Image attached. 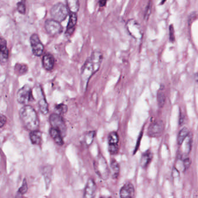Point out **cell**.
<instances>
[{
  "mask_svg": "<svg viewBox=\"0 0 198 198\" xmlns=\"http://www.w3.org/2000/svg\"><path fill=\"white\" fill-rule=\"evenodd\" d=\"M103 59V55L100 51L95 50L86 60L82 68L81 78L82 87L86 90L89 78L99 70Z\"/></svg>",
  "mask_w": 198,
  "mask_h": 198,
  "instance_id": "6da1fadb",
  "label": "cell"
},
{
  "mask_svg": "<svg viewBox=\"0 0 198 198\" xmlns=\"http://www.w3.org/2000/svg\"><path fill=\"white\" fill-rule=\"evenodd\" d=\"M20 120L25 128L34 131L38 130L40 121L35 109L30 105H24L19 110Z\"/></svg>",
  "mask_w": 198,
  "mask_h": 198,
  "instance_id": "7a4b0ae2",
  "label": "cell"
},
{
  "mask_svg": "<svg viewBox=\"0 0 198 198\" xmlns=\"http://www.w3.org/2000/svg\"><path fill=\"white\" fill-rule=\"evenodd\" d=\"M94 167L95 173L101 179L103 180H107L109 179L110 170L108 163L103 155H99L98 156L97 159L94 161Z\"/></svg>",
  "mask_w": 198,
  "mask_h": 198,
  "instance_id": "3957f363",
  "label": "cell"
},
{
  "mask_svg": "<svg viewBox=\"0 0 198 198\" xmlns=\"http://www.w3.org/2000/svg\"><path fill=\"white\" fill-rule=\"evenodd\" d=\"M70 11L67 5L62 3H58L55 4L51 8L50 14L53 19L61 22L66 19L69 15Z\"/></svg>",
  "mask_w": 198,
  "mask_h": 198,
  "instance_id": "277c9868",
  "label": "cell"
},
{
  "mask_svg": "<svg viewBox=\"0 0 198 198\" xmlns=\"http://www.w3.org/2000/svg\"><path fill=\"white\" fill-rule=\"evenodd\" d=\"M44 27L47 33L51 37L58 36L63 30L61 22L53 19L46 20L44 24Z\"/></svg>",
  "mask_w": 198,
  "mask_h": 198,
  "instance_id": "5b68a950",
  "label": "cell"
},
{
  "mask_svg": "<svg viewBox=\"0 0 198 198\" xmlns=\"http://www.w3.org/2000/svg\"><path fill=\"white\" fill-rule=\"evenodd\" d=\"M50 122L52 127L59 130L63 137L66 136L67 127L65 121L61 115L58 113L52 114L50 116Z\"/></svg>",
  "mask_w": 198,
  "mask_h": 198,
  "instance_id": "8992f818",
  "label": "cell"
},
{
  "mask_svg": "<svg viewBox=\"0 0 198 198\" xmlns=\"http://www.w3.org/2000/svg\"><path fill=\"white\" fill-rule=\"evenodd\" d=\"M30 43L33 55L35 56H41L44 50V47L39 35L36 33L33 34L30 37Z\"/></svg>",
  "mask_w": 198,
  "mask_h": 198,
  "instance_id": "52a82bcc",
  "label": "cell"
},
{
  "mask_svg": "<svg viewBox=\"0 0 198 198\" xmlns=\"http://www.w3.org/2000/svg\"><path fill=\"white\" fill-rule=\"evenodd\" d=\"M32 98V91L29 85H25L18 91L17 94V101L22 105H28Z\"/></svg>",
  "mask_w": 198,
  "mask_h": 198,
  "instance_id": "ba28073f",
  "label": "cell"
},
{
  "mask_svg": "<svg viewBox=\"0 0 198 198\" xmlns=\"http://www.w3.org/2000/svg\"><path fill=\"white\" fill-rule=\"evenodd\" d=\"M164 123L163 121H156L151 124L148 130V136L151 137H158L160 136L164 130Z\"/></svg>",
  "mask_w": 198,
  "mask_h": 198,
  "instance_id": "9c48e42d",
  "label": "cell"
},
{
  "mask_svg": "<svg viewBox=\"0 0 198 198\" xmlns=\"http://www.w3.org/2000/svg\"><path fill=\"white\" fill-rule=\"evenodd\" d=\"M127 28L130 35L134 39H141L142 36L140 24L134 20H130L127 24Z\"/></svg>",
  "mask_w": 198,
  "mask_h": 198,
  "instance_id": "30bf717a",
  "label": "cell"
},
{
  "mask_svg": "<svg viewBox=\"0 0 198 198\" xmlns=\"http://www.w3.org/2000/svg\"><path fill=\"white\" fill-rule=\"evenodd\" d=\"M78 22V15L77 13L74 12H70L69 13V21L67 23V25L66 27V32H65V35L67 37H71L73 35L76 24Z\"/></svg>",
  "mask_w": 198,
  "mask_h": 198,
  "instance_id": "8fae6325",
  "label": "cell"
},
{
  "mask_svg": "<svg viewBox=\"0 0 198 198\" xmlns=\"http://www.w3.org/2000/svg\"><path fill=\"white\" fill-rule=\"evenodd\" d=\"M96 184L93 179H89L86 184L83 196L87 198H94L96 194Z\"/></svg>",
  "mask_w": 198,
  "mask_h": 198,
  "instance_id": "7c38bea8",
  "label": "cell"
},
{
  "mask_svg": "<svg viewBox=\"0 0 198 198\" xmlns=\"http://www.w3.org/2000/svg\"><path fill=\"white\" fill-rule=\"evenodd\" d=\"M0 52H1V63L2 65L7 62L9 56V51L7 47V41L1 38L0 40Z\"/></svg>",
  "mask_w": 198,
  "mask_h": 198,
  "instance_id": "4fadbf2b",
  "label": "cell"
},
{
  "mask_svg": "<svg viewBox=\"0 0 198 198\" xmlns=\"http://www.w3.org/2000/svg\"><path fill=\"white\" fill-rule=\"evenodd\" d=\"M54 56L50 53H47L43 56L42 64L45 70L51 71L52 70L55 65Z\"/></svg>",
  "mask_w": 198,
  "mask_h": 198,
  "instance_id": "5bb4252c",
  "label": "cell"
},
{
  "mask_svg": "<svg viewBox=\"0 0 198 198\" xmlns=\"http://www.w3.org/2000/svg\"><path fill=\"white\" fill-rule=\"evenodd\" d=\"M135 194V189L131 183H126L120 190L121 198H132Z\"/></svg>",
  "mask_w": 198,
  "mask_h": 198,
  "instance_id": "9a60e30c",
  "label": "cell"
},
{
  "mask_svg": "<svg viewBox=\"0 0 198 198\" xmlns=\"http://www.w3.org/2000/svg\"><path fill=\"white\" fill-rule=\"evenodd\" d=\"M50 136L52 137V138L54 140L55 142L58 145L62 146L64 144L63 138V136H62L61 132L56 128L51 127L50 130Z\"/></svg>",
  "mask_w": 198,
  "mask_h": 198,
  "instance_id": "2e32d148",
  "label": "cell"
},
{
  "mask_svg": "<svg viewBox=\"0 0 198 198\" xmlns=\"http://www.w3.org/2000/svg\"><path fill=\"white\" fill-rule=\"evenodd\" d=\"M153 158L152 153L151 151H147L145 152L141 156L140 164L142 168H147L148 165L150 164Z\"/></svg>",
  "mask_w": 198,
  "mask_h": 198,
  "instance_id": "e0dca14e",
  "label": "cell"
},
{
  "mask_svg": "<svg viewBox=\"0 0 198 198\" xmlns=\"http://www.w3.org/2000/svg\"><path fill=\"white\" fill-rule=\"evenodd\" d=\"M30 139L31 143L34 145L41 144L42 141V132L38 130L31 131L30 133Z\"/></svg>",
  "mask_w": 198,
  "mask_h": 198,
  "instance_id": "ac0fdd59",
  "label": "cell"
},
{
  "mask_svg": "<svg viewBox=\"0 0 198 198\" xmlns=\"http://www.w3.org/2000/svg\"><path fill=\"white\" fill-rule=\"evenodd\" d=\"M29 70V67L27 65L24 63H17L14 67V72L17 76H20L26 74Z\"/></svg>",
  "mask_w": 198,
  "mask_h": 198,
  "instance_id": "d6986e66",
  "label": "cell"
},
{
  "mask_svg": "<svg viewBox=\"0 0 198 198\" xmlns=\"http://www.w3.org/2000/svg\"><path fill=\"white\" fill-rule=\"evenodd\" d=\"M66 5L70 12L77 13L80 8L79 0H66Z\"/></svg>",
  "mask_w": 198,
  "mask_h": 198,
  "instance_id": "ffe728a7",
  "label": "cell"
},
{
  "mask_svg": "<svg viewBox=\"0 0 198 198\" xmlns=\"http://www.w3.org/2000/svg\"><path fill=\"white\" fill-rule=\"evenodd\" d=\"M157 101L160 108H163L166 102V95L164 90V87H162L160 88L157 94Z\"/></svg>",
  "mask_w": 198,
  "mask_h": 198,
  "instance_id": "44dd1931",
  "label": "cell"
},
{
  "mask_svg": "<svg viewBox=\"0 0 198 198\" xmlns=\"http://www.w3.org/2000/svg\"><path fill=\"white\" fill-rule=\"evenodd\" d=\"M110 166L112 170V176L113 179H117L120 173V166L116 160L112 159L111 160Z\"/></svg>",
  "mask_w": 198,
  "mask_h": 198,
  "instance_id": "7402d4cb",
  "label": "cell"
},
{
  "mask_svg": "<svg viewBox=\"0 0 198 198\" xmlns=\"http://www.w3.org/2000/svg\"><path fill=\"white\" fill-rule=\"evenodd\" d=\"M39 107L40 112L44 115H46L48 113V105L45 98H41L39 101Z\"/></svg>",
  "mask_w": 198,
  "mask_h": 198,
  "instance_id": "603a6c76",
  "label": "cell"
},
{
  "mask_svg": "<svg viewBox=\"0 0 198 198\" xmlns=\"http://www.w3.org/2000/svg\"><path fill=\"white\" fill-rule=\"evenodd\" d=\"M189 134V130L186 127H184L182 128L179 133L178 138H177V142L179 145H181L183 144L184 141L186 139V137Z\"/></svg>",
  "mask_w": 198,
  "mask_h": 198,
  "instance_id": "cb8c5ba5",
  "label": "cell"
},
{
  "mask_svg": "<svg viewBox=\"0 0 198 198\" xmlns=\"http://www.w3.org/2000/svg\"><path fill=\"white\" fill-rule=\"evenodd\" d=\"M95 136V131H89L84 136V143L87 147H89L93 142L94 137Z\"/></svg>",
  "mask_w": 198,
  "mask_h": 198,
  "instance_id": "d4e9b609",
  "label": "cell"
},
{
  "mask_svg": "<svg viewBox=\"0 0 198 198\" xmlns=\"http://www.w3.org/2000/svg\"><path fill=\"white\" fill-rule=\"evenodd\" d=\"M119 137L116 132H110L108 136L109 145H118Z\"/></svg>",
  "mask_w": 198,
  "mask_h": 198,
  "instance_id": "484cf974",
  "label": "cell"
},
{
  "mask_svg": "<svg viewBox=\"0 0 198 198\" xmlns=\"http://www.w3.org/2000/svg\"><path fill=\"white\" fill-rule=\"evenodd\" d=\"M55 110L56 111V113L59 114L61 115L65 114L67 111V105L63 104H60L58 105H56L55 107Z\"/></svg>",
  "mask_w": 198,
  "mask_h": 198,
  "instance_id": "4316f807",
  "label": "cell"
},
{
  "mask_svg": "<svg viewBox=\"0 0 198 198\" xmlns=\"http://www.w3.org/2000/svg\"><path fill=\"white\" fill-rule=\"evenodd\" d=\"M17 10L22 15H24L26 11L25 5V0H21V1L17 3Z\"/></svg>",
  "mask_w": 198,
  "mask_h": 198,
  "instance_id": "83f0119b",
  "label": "cell"
},
{
  "mask_svg": "<svg viewBox=\"0 0 198 198\" xmlns=\"http://www.w3.org/2000/svg\"><path fill=\"white\" fill-rule=\"evenodd\" d=\"M192 136L190 134L187 138L186 141V144H185V151L186 154H189L190 153L191 149H192Z\"/></svg>",
  "mask_w": 198,
  "mask_h": 198,
  "instance_id": "f1b7e54d",
  "label": "cell"
},
{
  "mask_svg": "<svg viewBox=\"0 0 198 198\" xmlns=\"http://www.w3.org/2000/svg\"><path fill=\"white\" fill-rule=\"evenodd\" d=\"M27 190H28V186H27V181L26 179H24L22 185L20 187L18 190V194L22 195L25 194L27 192Z\"/></svg>",
  "mask_w": 198,
  "mask_h": 198,
  "instance_id": "f546056e",
  "label": "cell"
},
{
  "mask_svg": "<svg viewBox=\"0 0 198 198\" xmlns=\"http://www.w3.org/2000/svg\"><path fill=\"white\" fill-rule=\"evenodd\" d=\"M118 150H119L118 145H109L108 151L110 154L112 155L116 154Z\"/></svg>",
  "mask_w": 198,
  "mask_h": 198,
  "instance_id": "4dcf8cb0",
  "label": "cell"
},
{
  "mask_svg": "<svg viewBox=\"0 0 198 198\" xmlns=\"http://www.w3.org/2000/svg\"><path fill=\"white\" fill-rule=\"evenodd\" d=\"M169 39L171 43L175 40L174 29L173 25H170L169 27Z\"/></svg>",
  "mask_w": 198,
  "mask_h": 198,
  "instance_id": "1f68e13d",
  "label": "cell"
},
{
  "mask_svg": "<svg viewBox=\"0 0 198 198\" xmlns=\"http://www.w3.org/2000/svg\"><path fill=\"white\" fill-rule=\"evenodd\" d=\"M51 173H52V170H48V167H47V170H45V173H44V177H45V181L47 185H49L51 182V179L50 177H48L49 175Z\"/></svg>",
  "mask_w": 198,
  "mask_h": 198,
  "instance_id": "d6a6232c",
  "label": "cell"
},
{
  "mask_svg": "<svg viewBox=\"0 0 198 198\" xmlns=\"http://www.w3.org/2000/svg\"><path fill=\"white\" fill-rule=\"evenodd\" d=\"M191 161L190 158H185L183 160V170H186L190 166Z\"/></svg>",
  "mask_w": 198,
  "mask_h": 198,
  "instance_id": "836d02e7",
  "label": "cell"
},
{
  "mask_svg": "<svg viewBox=\"0 0 198 198\" xmlns=\"http://www.w3.org/2000/svg\"><path fill=\"white\" fill-rule=\"evenodd\" d=\"M7 122V118L3 115H1V122H0V127L2 128Z\"/></svg>",
  "mask_w": 198,
  "mask_h": 198,
  "instance_id": "e575fe53",
  "label": "cell"
},
{
  "mask_svg": "<svg viewBox=\"0 0 198 198\" xmlns=\"http://www.w3.org/2000/svg\"><path fill=\"white\" fill-rule=\"evenodd\" d=\"M151 5L149 4L148 7H147V8L146 9V11H145V18L147 19H148V17H149V14H150V13H151Z\"/></svg>",
  "mask_w": 198,
  "mask_h": 198,
  "instance_id": "d590c367",
  "label": "cell"
},
{
  "mask_svg": "<svg viewBox=\"0 0 198 198\" xmlns=\"http://www.w3.org/2000/svg\"><path fill=\"white\" fill-rule=\"evenodd\" d=\"M98 4H99V6L101 7V8H103L106 6V3H107V0H98Z\"/></svg>",
  "mask_w": 198,
  "mask_h": 198,
  "instance_id": "8d00e7d4",
  "label": "cell"
},
{
  "mask_svg": "<svg viewBox=\"0 0 198 198\" xmlns=\"http://www.w3.org/2000/svg\"><path fill=\"white\" fill-rule=\"evenodd\" d=\"M184 121H185L184 116L181 113H180L179 119V125H180V126H182V125L184 124Z\"/></svg>",
  "mask_w": 198,
  "mask_h": 198,
  "instance_id": "74e56055",
  "label": "cell"
},
{
  "mask_svg": "<svg viewBox=\"0 0 198 198\" xmlns=\"http://www.w3.org/2000/svg\"><path fill=\"white\" fill-rule=\"evenodd\" d=\"M195 80H196V82H198V73L195 75Z\"/></svg>",
  "mask_w": 198,
  "mask_h": 198,
  "instance_id": "f35d334b",
  "label": "cell"
}]
</instances>
